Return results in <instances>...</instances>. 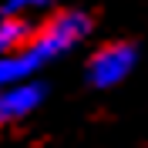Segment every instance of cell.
I'll return each mask as SVG.
<instances>
[{
  "mask_svg": "<svg viewBox=\"0 0 148 148\" xmlns=\"http://www.w3.org/2000/svg\"><path fill=\"white\" fill-rule=\"evenodd\" d=\"M88 34H91V17L84 10H61V14H54L27 40V47H20L17 54L0 57V91L10 88V84L34 81L40 67L71 54Z\"/></svg>",
  "mask_w": 148,
  "mask_h": 148,
  "instance_id": "1",
  "label": "cell"
},
{
  "mask_svg": "<svg viewBox=\"0 0 148 148\" xmlns=\"http://www.w3.org/2000/svg\"><path fill=\"white\" fill-rule=\"evenodd\" d=\"M138 64V51L135 44H125V40H114V44L98 47L88 61V84L91 88H114L128 77Z\"/></svg>",
  "mask_w": 148,
  "mask_h": 148,
  "instance_id": "2",
  "label": "cell"
},
{
  "mask_svg": "<svg viewBox=\"0 0 148 148\" xmlns=\"http://www.w3.org/2000/svg\"><path fill=\"white\" fill-rule=\"evenodd\" d=\"M47 98V88L40 81H24V84H10L0 91V128H7L14 121H24L27 114H34Z\"/></svg>",
  "mask_w": 148,
  "mask_h": 148,
  "instance_id": "3",
  "label": "cell"
},
{
  "mask_svg": "<svg viewBox=\"0 0 148 148\" xmlns=\"http://www.w3.org/2000/svg\"><path fill=\"white\" fill-rule=\"evenodd\" d=\"M34 37V24L20 17H10L0 10V57L17 54L20 47H27V40Z\"/></svg>",
  "mask_w": 148,
  "mask_h": 148,
  "instance_id": "4",
  "label": "cell"
},
{
  "mask_svg": "<svg viewBox=\"0 0 148 148\" xmlns=\"http://www.w3.org/2000/svg\"><path fill=\"white\" fill-rule=\"evenodd\" d=\"M54 7V0H3V14H10V17H20V20H30L37 17V14H44V10Z\"/></svg>",
  "mask_w": 148,
  "mask_h": 148,
  "instance_id": "5",
  "label": "cell"
}]
</instances>
